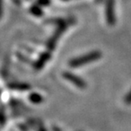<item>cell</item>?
I'll use <instances>...</instances> for the list:
<instances>
[{"mask_svg": "<svg viewBox=\"0 0 131 131\" xmlns=\"http://www.w3.org/2000/svg\"><path fill=\"white\" fill-rule=\"evenodd\" d=\"M101 58V53L100 51H93L90 52L87 54L78 58H75L69 61V66L71 67H79L82 66H85L90 62H93Z\"/></svg>", "mask_w": 131, "mask_h": 131, "instance_id": "cell-1", "label": "cell"}, {"mask_svg": "<svg viewBox=\"0 0 131 131\" xmlns=\"http://www.w3.org/2000/svg\"><path fill=\"white\" fill-rule=\"evenodd\" d=\"M63 78H65L66 80L69 81L74 84L75 86H77L78 88L79 89H85L87 87V84H86V82L82 78H80L78 76L72 74V72H65L63 73Z\"/></svg>", "mask_w": 131, "mask_h": 131, "instance_id": "cell-2", "label": "cell"}, {"mask_svg": "<svg viewBox=\"0 0 131 131\" xmlns=\"http://www.w3.org/2000/svg\"><path fill=\"white\" fill-rule=\"evenodd\" d=\"M9 87L12 90H29L30 86L28 84H26V83H11V84L9 85Z\"/></svg>", "mask_w": 131, "mask_h": 131, "instance_id": "cell-5", "label": "cell"}, {"mask_svg": "<svg viewBox=\"0 0 131 131\" xmlns=\"http://www.w3.org/2000/svg\"><path fill=\"white\" fill-rule=\"evenodd\" d=\"M29 101L33 104H40L43 101V98L41 95L38 93H32L29 95Z\"/></svg>", "mask_w": 131, "mask_h": 131, "instance_id": "cell-3", "label": "cell"}, {"mask_svg": "<svg viewBox=\"0 0 131 131\" xmlns=\"http://www.w3.org/2000/svg\"><path fill=\"white\" fill-rule=\"evenodd\" d=\"M124 102L127 105H131V90L127 94V95L124 98Z\"/></svg>", "mask_w": 131, "mask_h": 131, "instance_id": "cell-7", "label": "cell"}, {"mask_svg": "<svg viewBox=\"0 0 131 131\" xmlns=\"http://www.w3.org/2000/svg\"><path fill=\"white\" fill-rule=\"evenodd\" d=\"M107 17L109 18V23H113V1L108 0V5H107Z\"/></svg>", "mask_w": 131, "mask_h": 131, "instance_id": "cell-4", "label": "cell"}, {"mask_svg": "<svg viewBox=\"0 0 131 131\" xmlns=\"http://www.w3.org/2000/svg\"><path fill=\"white\" fill-rule=\"evenodd\" d=\"M48 59H49V54H44L43 56L40 57V59L38 60V62L35 64V66H34V67L36 68V69H40L41 67H43L44 63H45V61H47Z\"/></svg>", "mask_w": 131, "mask_h": 131, "instance_id": "cell-6", "label": "cell"}]
</instances>
